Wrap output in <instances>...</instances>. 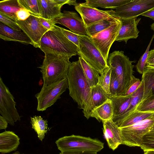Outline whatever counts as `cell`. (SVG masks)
<instances>
[{"label":"cell","instance_id":"1","mask_svg":"<svg viewBox=\"0 0 154 154\" xmlns=\"http://www.w3.org/2000/svg\"><path fill=\"white\" fill-rule=\"evenodd\" d=\"M69 95L83 110L91 97V88L84 74L80 60L70 64L67 77Z\"/></svg>","mask_w":154,"mask_h":154},{"label":"cell","instance_id":"2","mask_svg":"<svg viewBox=\"0 0 154 154\" xmlns=\"http://www.w3.org/2000/svg\"><path fill=\"white\" fill-rule=\"evenodd\" d=\"M42 65L38 68L42 74L43 86H48L67 78L71 57L52 53H45Z\"/></svg>","mask_w":154,"mask_h":154},{"label":"cell","instance_id":"3","mask_svg":"<svg viewBox=\"0 0 154 154\" xmlns=\"http://www.w3.org/2000/svg\"><path fill=\"white\" fill-rule=\"evenodd\" d=\"M40 48L45 54H55L71 57L79 54L78 47L70 41L62 33L60 27L56 25L53 29L43 36Z\"/></svg>","mask_w":154,"mask_h":154},{"label":"cell","instance_id":"4","mask_svg":"<svg viewBox=\"0 0 154 154\" xmlns=\"http://www.w3.org/2000/svg\"><path fill=\"white\" fill-rule=\"evenodd\" d=\"M133 62L122 51H115L108 56L107 65L116 75L120 84V90L118 96H124L130 86L134 76V66L132 64Z\"/></svg>","mask_w":154,"mask_h":154},{"label":"cell","instance_id":"5","mask_svg":"<svg viewBox=\"0 0 154 154\" xmlns=\"http://www.w3.org/2000/svg\"><path fill=\"white\" fill-rule=\"evenodd\" d=\"M55 143L61 152H97L104 147V143L96 139L79 135L65 136L57 140Z\"/></svg>","mask_w":154,"mask_h":154},{"label":"cell","instance_id":"6","mask_svg":"<svg viewBox=\"0 0 154 154\" xmlns=\"http://www.w3.org/2000/svg\"><path fill=\"white\" fill-rule=\"evenodd\" d=\"M78 55L95 69L101 75L109 67L102 54L96 47L91 38L88 35H79Z\"/></svg>","mask_w":154,"mask_h":154},{"label":"cell","instance_id":"7","mask_svg":"<svg viewBox=\"0 0 154 154\" xmlns=\"http://www.w3.org/2000/svg\"><path fill=\"white\" fill-rule=\"evenodd\" d=\"M154 124V114L152 117L131 125L120 128L122 144L140 146L143 137L150 131Z\"/></svg>","mask_w":154,"mask_h":154},{"label":"cell","instance_id":"8","mask_svg":"<svg viewBox=\"0 0 154 154\" xmlns=\"http://www.w3.org/2000/svg\"><path fill=\"white\" fill-rule=\"evenodd\" d=\"M68 87L67 78L49 86H43L40 91L35 95L38 101L37 111H45L53 105Z\"/></svg>","mask_w":154,"mask_h":154},{"label":"cell","instance_id":"9","mask_svg":"<svg viewBox=\"0 0 154 154\" xmlns=\"http://www.w3.org/2000/svg\"><path fill=\"white\" fill-rule=\"evenodd\" d=\"M14 97L8 88L0 77V113L11 125L14 126L15 122L20 121L19 116L15 106Z\"/></svg>","mask_w":154,"mask_h":154},{"label":"cell","instance_id":"10","mask_svg":"<svg viewBox=\"0 0 154 154\" xmlns=\"http://www.w3.org/2000/svg\"><path fill=\"white\" fill-rule=\"evenodd\" d=\"M154 9V0H131L116 8L114 16L119 19L131 18Z\"/></svg>","mask_w":154,"mask_h":154},{"label":"cell","instance_id":"11","mask_svg":"<svg viewBox=\"0 0 154 154\" xmlns=\"http://www.w3.org/2000/svg\"><path fill=\"white\" fill-rule=\"evenodd\" d=\"M121 24L119 19L109 27L91 37L94 44L107 62L109 50L118 35Z\"/></svg>","mask_w":154,"mask_h":154},{"label":"cell","instance_id":"12","mask_svg":"<svg viewBox=\"0 0 154 154\" xmlns=\"http://www.w3.org/2000/svg\"><path fill=\"white\" fill-rule=\"evenodd\" d=\"M17 23L21 30L31 40L32 45L40 48L41 39L48 30L42 25L39 17L31 14L25 20H17Z\"/></svg>","mask_w":154,"mask_h":154},{"label":"cell","instance_id":"13","mask_svg":"<svg viewBox=\"0 0 154 154\" xmlns=\"http://www.w3.org/2000/svg\"><path fill=\"white\" fill-rule=\"evenodd\" d=\"M75 8L80 14L86 27L102 20L115 17L114 11L100 10L86 6L82 3L77 4Z\"/></svg>","mask_w":154,"mask_h":154},{"label":"cell","instance_id":"14","mask_svg":"<svg viewBox=\"0 0 154 154\" xmlns=\"http://www.w3.org/2000/svg\"><path fill=\"white\" fill-rule=\"evenodd\" d=\"M58 18L52 20L55 24L59 23L79 35H87L86 27L81 18L75 12L64 11Z\"/></svg>","mask_w":154,"mask_h":154},{"label":"cell","instance_id":"15","mask_svg":"<svg viewBox=\"0 0 154 154\" xmlns=\"http://www.w3.org/2000/svg\"><path fill=\"white\" fill-rule=\"evenodd\" d=\"M121 23V26L115 41H127L131 38H137L140 31L137 26L141 18L137 17L129 19H119Z\"/></svg>","mask_w":154,"mask_h":154},{"label":"cell","instance_id":"16","mask_svg":"<svg viewBox=\"0 0 154 154\" xmlns=\"http://www.w3.org/2000/svg\"><path fill=\"white\" fill-rule=\"evenodd\" d=\"M103 131L109 147L114 151L122 144L120 127L112 119L102 122Z\"/></svg>","mask_w":154,"mask_h":154},{"label":"cell","instance_id":"17","mask_svg":"<svg viewBox=\"0 0 154 154\" xmlns=\"http://www.w3.org/2000/svg\"><path fill=\"white\" fill-rule=\"evenodd\" d=\"M108 94L98 85L91 88V97L83 110L84 116L88 119L92 111L101 105L109 98Z\"/></svg>","mask_w":154,"mask_h":154},{"label":"cell","instance_id":"18","mask_svg":"<svg viewBox=\"0 0 154 154\" xmlns=\"http://www.w3.org/2000/svg\"><path fill=\"white\" fill-rule=\"evenodd\" d=\"M0 38L5 41L18 42L26 45L32 43L23 32L15 30L0 22Z\"/></svg>","mask_w":154,"mask_h":154},{"label":"cell","instance_id":"19","mask_svg":"<svg viewBox=\"0 0 154 154\" xmlns=\"http://www.w3.org/2000/svg\"><path fill=\"white\" fill-rule=\"evenodd\" d=\"M41 17L46 19L53 20L62 14L61 9L63 6L55 0H38Z\"/></svg>","mask_w":154,"mask_h":154},{"label":"cell","instance_id":"20","mask_svg":"<svg viewBox=\"0 0 154 154\" xmlns=\"http://www.w3.org/2000/svg\"><path fill=\"white\" fill-rule=\"evenodd\" d=\"M143 83L141 80L140 85L132 94L130 103L126 110L121 115L113 117V121L119 126L124 120L136 110L138 104L142 100L143 93Z\"/></svg>","mask_w":154,"mask_h":154},{"label":"cell","instance_id":"21","mask_svg":"<svg viewBox=\"0 0 154 154\" xmlns=\"http://www.w3.org/2000/svg\"><path fill=\"white\" fill-rule=\"evenodd\" d=\"M20 138L14 132L5 131L0 134V152L2 154L16 150L20 144Z\"/></svg>","mask_w":154,"mask_h":154},{"label":"cell","instance_id":"22","mask_svg":"<svg viewBox=\"0 0 154 154\" xmlns=\"http://www.w3.org/2000/svg\"><path fill=\"white\" fill-rule=\"evenodd\" d=\"M90 117L102 122L112 119L113 110L111 100L109 98L101 105L94 109L92 111Z\"/></svg>","mask_w":154,"mask_h":154},{"label":"cell","instance_id":"23","mask_svg":"<svg viewBox=\"0 0 154 154\" xmlns=\"http://www.w3.org/2000/svg\"><path fill=\"white\" fill-rule=\"evenodd\" d=\"M119 20L115 17L102 20L86 27L87 35L92 37L109 27Z\"/></svg>","mask_w":154,"mask_h":154},{"label":"cell","instance_id":"24","mask_svg":"<svg viewBox=\"0 0 154 154\" xmlns=\"http://www.w3.org/2000/svg\"><path fill=\"white\" fill-rule=\"evenodd\" d=\"M132 94L126 96H109L112 103L113 117L122 114L128 106L131 99Z\"/></svg>","mask_w":154,"mask_h":154},{"label":"cell","instance_id":"25","mask_svg":"<svg viewBox=\"0 0 154 154\" xmlns=\"http://www.w3.org/2000/svg\"><path fill=\"white\" fill-rule=\"evenodd\" d=\"M141 80L144 86L143 100L154 94V69H145Z\"/></svg>","mask_w":154,"mask_h":154},{"label":"cell","instance_id":"26","mask_svg":"<svg viewBox=\"0 0 154 154\" xmlns=\"http://www.w3.org/2000/svg\"><path fill=\"white\" fill-rule=\"evenodd\" d=\"M84 75L91 88L97 85L100 76L98 72L88 63L81 57H79Z\"/></svg>","mask_w":154,"mask_h":154},{"label":"cell","instance_id":"27","mask_svg":"<svg viewBox=\"0 0 154 154\" xmlns=\"http://www.w3.org/2000/svg\"><path fill=\"white\" fill-rule=\"evenodd\" d=\"M131 0H86L82 3L84 5L93 8L100 7L105 8L116 9L118 7L125 4Z\"/></svg>","mask_w":154,"mask_h":154},{"label":"cell","instance_id":"28","mask_svg":"<svg viewBox=\"0 0 154 154\" xmlns=\"http://www.w3.org/2000/svg\"><path fill=\"white\" fill-rule=\"evenodd\" d=\"M30 119L32 128L36 133L39 139L42 141L48 131V121L40 116H34L31 117Z\"/></svg>","mask_w":154,"mask_h":154},{"label":"cell","instance_id":"29","mask_svg":"<svg viewBox=\"0 0 154 154\" xmlns=\"http://www.w3.org/2000/svg\"><path fill=\"white\" fill-rule=\"evenodd\" d=\"M154 114V112H141L135 110L124 120L119 127L123 128L131 125L150 118Z\"/></svg>","mask_w":154,"mask_h":154},{"label":"cell","instance_id":"30","mask_svg":"<svg viewBox=\"0 0 154 154\" xmlns=\"http://www.w3.org/2000/svg\"><path fill=\"white\" fill-rule=\"evenodd\" d=\"M21 8H23L20 6L18 0H4L0 2V12L17 19L16 13Z\"/></svg>","mask_w":154,"mask_h":154},{"label":"cell","instance_id":"31","mask_svg":"<svg viewBox=\"0 0 154 154\" xmlns=\"http://www.w3.org/2000/svg\"><path fill=\"white\" fill-rule=\"evenodd\" d=\"M20 6L28 11L31 14L41 17L38 0H18Z\"/></svg>","mask_w":154,"mask_h":154},{"label":"cell","instance_id":"32","mask_svg":"<svg viewBox=\"0 0 154 154\" xmlns=\"http://www.w3.org/2000/svg\"><path fill=\"white\" fill-rule=\"evenodd\" d=\"M111 72V69L109 67L106 68L102 74L100 76L97 84V85L100 86L105 92L109 95Z\"/></svg>","mask_w":154,"mask_h":154},{"label":"cell","instance_id":"33","mask_svg":"<svg viewBox=\"0 0 154 154\" xmlns=\"http://www.w3.org/2000/svg\"><path fill=\"white\" fill-rule=\"evenodd\" d=\"M140 147L144 152L154 150V130L150 131L143 137Z\"/></svg>","mask_w":154,"mask_h":154},{"label":"cell","instance_id":"34","mask_svg":"<svg viewBox=\"0 0 154 154\" xmlns=\"http://www.w3.org/2000/svg\"><path fill=\"white\" fill-rule=\"evenodd\" d=\"M139 111L154 112V94L141 101L136 110Z\"/></svg>","mask_w":154,"mask_h":154},{"label":"cell","instance_id":"35","mask_svg":"<svg viewBox=\"0 0 154 154\" xmlns=\"http://www.w3.org/2000/svg\"><path fill=\"white\" fill-rule=\"evenodd\" d=\"M0 22L15 30H21L17 23V20L16 19L0 12Z\"/></svg>","mask_w":154,"mask_h":154},{"label":"cell","instance_id":"36","mask_svg":"<svg viewBox=\"0 0 154 154\" xmlns=\"http://www.w3.org/2000/svg\"><path fill=\"white\" fill-rule=\"evenodd\" d=\"M154 38V34L153 35L151 38L146 51L139 59L138 63L135 66L137 71L140 74H143L144 72L146 65V62L149 52V48Z\"/></svg>","mask_w":154,"mask_h":154},{"label":"cell","instance_id":"37","mask_svg":"<svg viewBox=\"0 0 154 154\" xmlns=\"http://www.w3.org/2000/svg\"><path fill=\"white\" fill-rule=\"evenodd\" d=\"M120 88V84L117 77L115 74L111 71L109 87V96L118 95Z\"/></svg>","mask_w":154,"mask_h":154},{"label":"cell","instance_id":"38","mask_svg":"<svg viewBox=\"0 0 154 154\" xmlns=\"http://www.w3.org/2000/svg\"><path fill=\"white\" fill-rule=\"evenodd\" d=\"M63 35L71 42L78 47L79 44V35L74 32L60 27Z\"/></svg>","mask_w":154,"mask_h":154},{"label":"cell","instance_id":"39","mask_svg":"<svg viewBox=\"0 0 154 154\" xmlns=\"http://www.w3.org/2000/svg\"><path fill=\"white\" fill-rule=\"evenodd\" d=\"M141 82V80L140 81L139 79L137 78L134 76L130 86L124 96L131 94L137 89L140 85Z\"/></svg>","mask_w":154,"mask_h":154},{"label":"cell","instance_id":"40","mask_svg":"<svg viewBox=\"0 0 154 154\" xmlns=\"http://www.w3.org/2000/svg\"><path fill=\"white\" fill-rule=\"evenodd\" d=\"M17 20H25L27 19L31 15V14L27 10L21 8L16 13Z\"/></svg>","mask_w":154,"mask_h":154},{"label":"cell","instance_id":"41","mask_svg":"<svg viewBox=\"0 0 154 154\" xmlns=\"http://www.w3.org/2000/svg\"><path fill=\"white\" fill-rule=\"evenodd\" d=\"M40 22L42 25L48 30H51L54 27V24L52 20L47 19L39 17Z\"/></svg>","mask_w":154,"mask_h":154},{"label":"cell","instance_id":"42","mask_svg":"<svg viewBox=\"0 0 154 154\" xmlns=\"http://www.w3.org/2000/svg\"><path fill=\"white\" fill-rule=\"evenodd\" d=\"M146 64H154V49L149 51Z\"/></svg>","mask_w":154,"mask_h":154},{"label":"cell","instance_id":"43","mask_svg":"<svg viewBox=\"0 0 154 154\" xmlns=\"http://www.w3.org/2000/svg\"><path fill=\"white\" fill-rule=\"evenodd\" d=\"M8 122L6 119L2 116H0V129H5L8 127Z\"/></svg>","mask_w":154,"mask_h":154},{"label":"cell","instance_id":"44","mask_svg":"<svg viewBox=\"0 0 154 154\" xmlns=\"http://www.w3.org/2000/svg\"><path fill=\"white\" fill-rule=\"evenodd\" d=\"M60 154H98L97 152H87L66 151L61 152Z\"/></svg>","mask_w":154,"mask_h":154},{"label":"cell","instance_id":"45","mask_svg":"<svg viewBox=\"0 0 154 154\" xmlns=\"http://www.w3.org/2000/svg\"><path fill=\"white\" fill-rule=\"evenodd\" d=\"M141 15L150 18L154 21V9L142 14Z\"/></svg>","mask_w":154,"mask_h":154},{"label":"cell","instance_id":"46","mask_svg":"<svg viewBox=\"0 0 154 154\" xmlns=\"http://www.w3.org/2000/svg\"><path fill=\"white\" fill-rule=\"evenodd\" d=\"M154 69V64H146L145 69Z\"/></svg>","mask_w":154,"mask_h":154},{"label":"cell","instance_id":"47","mask_svg":"<svg viewBox=\"0 0 154 154\" xmlns=\"http://www.w3.org/2000/svg\"><path fill=\"white\" fill-rule=\"evenodd\" d=\"M144 154H154V150H148L144 152Z\"/></svg>","mask_w":154,"mask_h":154},{"label":"cell","instance_id":"48","mask_svg":"<svg viewBox=\"0 0 154 154\" xmlns=\"http://www.w3.org/2000/svg\"><path fill=\"white\" fill-rule=\"evenodd\" d=\"M151 29L154 31V22L150 25Z\"/></svg>","mask_w":154,"mask_h":154},{"label":"cell","instance_id":"49","mask_svg":"<svg viewBox=\"0 0 154 154\" xmlns=\"http://www.w3.org/2000/svg\"><path fill=\"white\" fill-rule=\"evenodd\" d=\"M154 130V124H153L151 129H150V131H153Z\"/></svg>","mask_w":154,"mask_h":154},{"label":"cell","instance_id":"50","mask_svg":"<svg viewBox=\"0 0 154 154\" xmlns=\"http://www.w3.org/2000/svg\"><path fill=\"white\" fill-rule=\"evenodd\" d=\"M12 154H20L19 153H17V152H16V153H14Z\"/></svg>","mask_w":154,"mask_h":154}]
</instances>
